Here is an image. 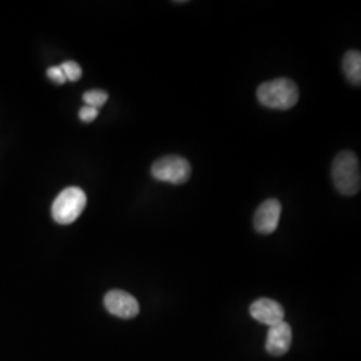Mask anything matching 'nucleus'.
<instances>
[{"mask_svg": "<svg viewBox=\"0 0 361 361\" xmlns=\"http://www.w3.org/2000/svg\"><path fill=\"white\" fill-rule=\"evenodd\" d=\"M47 77L51 79L52 82L58 83V85H63L66 82L65 74L62 71V68L58 66V67H50L47 70Z\"/></svg>", "mask_w": 361, "mask_h": 361, "instance_id": "13", "label": "nucleus"}, {"mask_svg": "<svg viewBox=\"0 0 361 361\" xmlns=\"http://www.w3.org/2000/svg\"><path fill=\"white\" fill-rule=\"evenodd\" d=\"M332 178L336 189L344 195H355L360 192V164L355 153L341 152L337 154L332 166Z\"/></svg>", "mask_w": 361, "mask_h": 361, "instance_id": "2", "label": "nucleus"}, {"mask_svg": "<svg viewBox=\"0 0 361 361\" xmlns=\"http://www.w3.org/2000/svg\"><path fill=\"white\" fill-rule=\"evenodd\" d=\"M109 99L107 92L104 90H91L83 94V101L86 106H90L94 109H99L102 107Z\"/></svg>", "mask_w": 361, "mask_h": 361, "instance_id": "10", "label": "nucleus"}, {"mask_svg": "<svg viewBox=\"0 0 361 361\" xmlns=\"http://www.w3.org/2000/svg\"><path fill=\"white\" fill-rule=\"evenodd\" d=\"M280 217H281V204L277 200L271 198L258 207L253 219V224L258 233L271 234L277 229Z\"/></svg>", "mask_w": 361, "mask_h": 361, "instance_id": "6", "label": "nucleus"}, {"mask_svg": "<svg viewBox=\"0 0 361 361\" xmlns=\"http://www.w3.org/2000/svg\"><path fill=\"white\" fill-rule=\"evenodd\" d=\"M257 98L259 104L269 109L289 110L296 106L298 89L293 80L288 78H279L259 85Z\"/></svg>", "mask_w": 361, "mask_h": 361, "instance_id": "1", "label": "nucleus"}, {"mask_svg": "<svg viewBox=\"0 0 361 361\" xmlns=\"http://www.w3.org/2000/svg\"><path fill=\"white\" fill-rule=\"evenodd\" d=\"M155 180L173 185H182L190 178L192 166L188 159L180 155H166L155 161L152 166Z\"/></svg>", "mask_w": 361, "mask_h": 361, "instance_id": "4", "label": "nucleus"}, {"mask_svg": "<svg viewBox=\"0 0 361 361\" xmlns=\"http://www.w3.org/2000/svg\"><path fill=\"white\" fill-rule=\"evenodd\" d=\"M104 302L106 310L121 319H133L140 313V304L135 297L123 290H110L106 293Z\"/></svg>", "mask_w": 361, "mask_h": 361, "instance_id": "5", "label": "nucleus"}, {"mask_svg": "<svg viewBox=\"0 0 361 361\" xmlns=\"http://www.w3.org/2000/svg\"><path fill=\"white\" fill-rule=\"evenodd\" d=\"M98 116V109H94L90 106H83L80 110H79V118L83 121V122H92L95 118Z\"/></svg>", "mask_w": 361, "mask_h": 361, "instance_id": "12", "label": "nucleus"}, {"mask_svg": "<svg viewBox=\"0 0 361 361\" xmlns=\"http://www.w3.org/2000/svg\"><path fill=\"white\" fill-rule=\"evenodd\" d=\"M250 314L258 323L273 326L284 322L283 307L271 298H259L250 305Z\"/></svg>", "mask_w": 361, "mask_h": 361, "instance_id": "7", "label": "nucleus"}, {"mask_svg": "<svg viewBox=\"0 0 361 361\" xmlns=\"http://www.w3.org/2000/svg\"><path fill=\"white\" fill-rule=\"evenodd\" d=\"M292 344V328L289 324L281 322L269 326L267 338V350L273 356H283Z\"/></svg>", "mask_w": 361, "mask_h": 361, "instance_id": "8", "label": "nucleus"}, {"mask_svg": "<svg viewBox=\"0 0 361 361\" xmlns=\"http://www.w3.org/2000/svg\"><path fill=\"white\" fill-rule=\"evenodd\" d=\"M65 74L66 80H71V82H77L79 78L82 77V68L74 61H67L59 66Z\"/></svg>", "mask_w": 361, "mask_h": 361, "instance_id": "11", "label": "nucleus"}, {"mask_svg": "<svg viewBox=\"0 0 361 361\" xmlns=\"http://www.w3.org/2000/svg\"><path fill=\"white\" fill-rule=\"evenodd\" d=\"M343 70L345 75L356 86L361 85V54L360 51L352 50L344 55Z\"/></svg>", "mask_w": 361, "mask_h": 361, "instance_id": "9", "label": "nucleus"}, {"mask_svg": "<svg viewBox=\"0 0 361 361\" xmlns=\"http://www.w3.org/2000/svg\"><path fill=\"white\" fill-rule=\"evenodd\" d=\"M87 204L86 193L77 186L67 188L52 204V219L61 225L73 224L82 214Z\"/></svg>", "mask_w": 361, "mask_h": 361, "instance_id": "3", "label": "nucleus"}]
</instances>
